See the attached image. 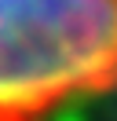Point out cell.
<instances>
[{
    "mask_svg": "<svg viewBox=\"0 0 117 121\" xmlns=\"http://www.w3.org/2000/svg\"><path fill=\"white\" fill-rule=\"evenodd\" d=\"M117 92V0H0V121H55Z\"/></svg>",
    "mask_w": 117,
    "mask_h": 121,
    "instance_id": "obj_1",
    "label": "cell"
}]
</instances>
